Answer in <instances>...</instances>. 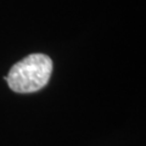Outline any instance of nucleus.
<instances>
[{
  "label": "nucleus",
  "instance_id": "f257e3e1",
  "mask_svg": "<svg viewBox=\"0 0 146 146\" xmlns=\"http://www.w3.org/2000/svg\"><path fill=\"white\" fill-rule=\"evenodd\" d=\"M52 72V61L48 55L32 54L15 63L6 82L16 93H34L48 84Z\"/></svg>",
  "mask_w": 146,
  "mask_h": 146
}]
</instances>
